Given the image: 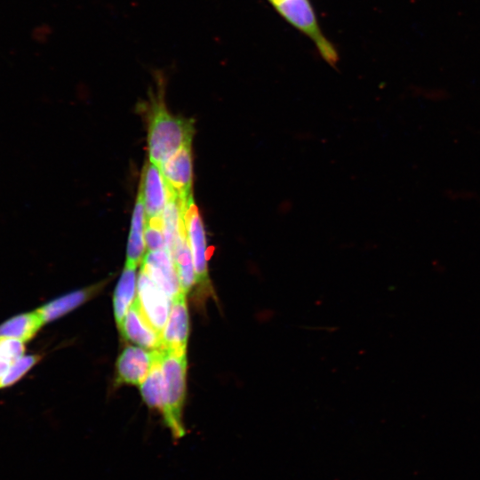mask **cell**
<instances>
[{
  "label": "cell",
  "mask_w": 480,
  "mask_h": 480,
  "mask_svg": "<svg viewBox=\"0 0 480 480\" xmlns=\"http://www.w3.org/2000/svg\"><path fill=\"white\" fill-rule=\"evenodd\" d=\"M94 285L53 300L37 309L44 324L57 319L84 303L98 289Z\"/></svg>",
  "instance_id": "5bb4252c"
},
{
  "label": "cell",
  "mask_w": 480,
  "mask_h": 480,
  "mask_svg": "<svg viewBox=\"0 0 480 480\" xmlns=\"http://www.w3.org/2000/svg\"><path fill=\"white\" fill-rule=\"evenodd\" d=\"M144 240L148 252L166 249L164 235L163 215L160 217L146 218Z\"/></svg>",
  "instance_id": "ac0fdd59"
},
{
  "label": "cell",
  "mask_w": 480,
  "mask_h": 480,
  "mask_svg": "<svg viewBox=\"0 0 480 480\" xmlns=\"http://www.w3.org/2000/svg\"><path fill=\"white\" fill-rule=\"evenodd\" d=\"M140 392L146 404L162 413L164 409V378L159 350L150 372L140 384Z\"/></svg>",
  "instance_id": "e0dca14e"
},
{
  "label": "cell",
  "mask_w": 480,
  "mask_h": 480,
  "mask_svg": "<svg viewBox=\"0 0 480 480\" xmlns=\"http://www.w3.org/2000/svg\"><path fill=\"white\" fill-rule=\"evenodd\" d=\"M277 13L290 25L308 36L320 56L334 67L339 55L334 45L327 39L319 26L310 0H268Z\"/></svg>",
  "instance_id": "3957f363"
},
{
  "label": "cell",
  "mask_w": 480,
  "mask_h": 480,
  "mask_svg": "<svg viewBox=\"0 0 480 480\" xmlns=\"http://www.w3.org/2000/svg\"><path fill=\"white\" fill-rule=\"evenodd\" d=\"M44 321L36 311L15 316L0 325V337L20 341L30 340L39 330Z\"/></svg>",
  "instance_id": "4fadbf2b"
},
{
  "label": "cell",
  "mask_w": 480,
  "mask_h": 480,
  "mask_svg": "<svg viewBox=\"0 0 480 480\" xmlns=\"http://www.w3.org/2000/svg\"><path fill=\"white\" fill-rule=\"evenodd\" d=\"M169 194L176 198L183 209L193 198L191 142L185 144L161 167Z\"/></svg>",
  "instance_id": "8992f818"
},
{
  "label": "cell",
  "mask_w": 480,
  "mask_h": 480,
  "mask_svg": "<svg viewBox=\"0 0 480 480\" xmlns=\"http://www.w3.org/2000/svg\"><path fill=\"white\" fill-rule=\"evenodd\" d=\"M158 350L148 351L140 347H127L117 359L116 382L140 385L157 357Z\"/></svg>",
  "instance_id": "ba28073f"
},
{
  "label": "cell",
  "mask_w": 480,
  "mask_h": 480,
  "mask_svg": "<svg viewBox=\"0 0 480 480\" xmlns=\"http://www.w3.org/2000/svg\"><path fill=\"white\" fill-rule=\"evenodd\" d=\"M194 132L192 120L172 115L162 99L156 100L148 124L149 161L160 168L180 148L191 142Z\"/></svg>",
  "instance_id": "6da1fadb"
},
{
  "label": "cell",
  "mask_w": 480,
  "mask_h": 480,
  "mask_svg": "<svg viewBox=\"0 0 480 480\" xmlns=\"http://www.w3.org/2000/svg\"><path fill=\"white\" fill-rule=\"evenodd\" d=\"M159 351L164 378L162 415L173 437L180 438L186 433L182 423V407L186 394V353L170 350Z\"/></svg>",
  "instance_id": "7a4b0ae2"
},
{
  "label": "cell",
  "mask_w": 480,
  "mask_h": 480,
  "mask_svg": "<svg viewBox=\"0 0 480 480\" xmlns=\"http://www.w3.org/2000/svg\"><path fill=\"white\" fill-rule=\"evenodd\" d=\"M123 336L149 350L161 349V335L149 324L135 299L118 326Z\"/></svg>",
  "instance_id": "8fae6325"
},
{
  "label": "cell",
  "mask_w": 480,
  "mask_h": 480,
  "mask_svg": "<svg viewBox=\"0 0 480 480\" xmlns=\"http://www.w3.org/2000/svg\"><path fill=\"white\" fill-rule=\"evenodd\" d=\"M137 290L136 300L143 316L162 336L172 300L142 268L139 275Z\"/></svg>",
  "instance_id": "5b68a950"
},
{
  "label": "cell",
  "mask_w": 480,
  "mask_h": 480,
  "mask_svg": "<svg viewBox=\"0 0 480 480\" xmlns=\"http://www.w3.org/2000/svg\"><path fill=\"white\" fill-rule=\"evenodd\" d=\"M139 193L142 197L146 218L163 215L169 191L161 169L150 161L143 168Z\"/></svg>",
  "instance_id": "9c48e42d"
},
{
  "label": "cell",
  "mask_w": 480,
  "mask_h": 480,
  "mask_svg": "<svg viewBox=\"0 0 480 480\" xmlns=\"http://www.w3.org/2000/svg\"><path fill=\"white\" fill-rule=\"evenodd\" d=\"M146 212L140 194H138L134 205L130 235L127 244L126 264L136 267L143 260L145 255L144 228Z\"/></svg>",
  "instance_id": "7c38bea8"
},
{
  "label": "cell",
  "mask_w": 480,
  "mask_h": 480,
  "mask_svg": "<svg viewBox=\"0 0 480 480\" xmlns=\"http://www.w3.org/2000/svg\"><path fill=\"white\" fill-rule=\"evenodd\" d=\"M185 295L182 292L172 300L170 315L161 336L160 350L186 353L188 313Z\"/></svg>",
  "instance_id": "52a82bcc"
},
{
  "label": "cell",
  "mask_w": 480,
  "mask_h": 480,
  "mask_svg": "<svg viewBox=\"0 0 480 480\" xmlns=\"http://www.w3.org/2000/svg\"><path fill=\"white\" fill-rule=\"evenodd\" d=\"M141 268L172 300L183 292L179 282L175 265L166 249L148 252L144 255Z\"/></svg>",
  "instance_id": "30bf717a"
},
{
  "label": "cell",
  "mask_w": 480,
  "mask_h": 480,
  "mask_svg": "<svg viewBox=\"0 0 480 480\" xmlns=\"http://www.w3.org/2000/svg\"><path fill=\"white\" fill-rule=\"evenodd\" d=\"M23 341L0 337V380L11 364L23 356Z\"/></svg>",
  "instance_id": "d6986e66"
},
{
  "label": "cell",
  "mask_w": 480,
  "mask_h": 480,
  "mask_svg": "<svg viewBox=\"0 0 480 480\" xmlns=\"http://www.w3.org/2000/svg\"><path fill=\"white\" fill-rule=\"evenodd\" d=\"M172 259L175 265L181 290L188 293L196 283V276L186 228L181 233Z\"/></svg>",
  "instance_id": "2e32d148"
},
{
  "label": "cell",
  "mask_w": 480,
  "mask_h": 480,
  "mask_svg": "<svg viewBox=\"0 0 480 480\" xmlns=\"http://www.w3.org/2000/svg\"><path fill=\"white\" fill-rule=\"evenodd\" d=\"M38 356H21L14 361L3 378L0 380V388L10 386L20 380L37 361Z\"/></svg>",
  "instance_id": "ffe728a7"
},
{
  "label": "cell",
  "mask_w": 480,
  "mask_h": 480,
  "mask_svg": "<svg viewBox=\"0 0 480 480\" xmlns=\"http://www.w3.org/2000/svg\"><path fill=\"white\" fill-rule=\"evenodd\" d=\"M184 223L193 259L196 284L202 294H210L212 289L207 268L208 250L205 232L202 218L193 198L189 201L185 211Z\"/></svg>",
  "instance_id": "277c9868"
},
{
  "label": "cell",
  "mask_w": 480,
  "mask_h": 480,
  "mask_svg": "<svg viewBox=\"0 0 480 480\" xmlns=\"http://www.w3.org/2000/svg\"><path fill=\"white\" fill-rule=\"evenodd\" d=\"M136 291V267L125 265L116 285L113 304L116 321L119 326L126 315Z\"/></svg>",
  "instance_id": "9a60e30c"
}]
</instances>
